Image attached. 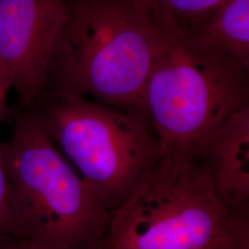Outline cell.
Listing matches in <instances>:
<instances>
[{"instance_id":"cell-6","label":"cell","mask_w":249,"mask_h":249,"mask_svg":"<svg viewBox=\"0 0 249 249\" xmlns=\"http://www.w3.org/2000/svg\"><path fill=\"white\" fill-rule=\"evenodd\" d=\"M70 14L65 0H0V64L23 108L45 92L56 41Z\"/></svg>"},{"instance_id":"cell-4","label":"cell","mask_w":249,"mask_h":249,"mask_svg":"<svg viewBox=\"0 0 249 249\" xmlns=\"http://www.w3.org/2000/svg\"><path fill=\"white\" fill-rule=\"evenodd\" d=\"M234 212L200 157L160 156L112 213L98 249H227Z\"/></svg>"},{"instance_id":"cell-3","label":"cell","mask_w":249,"mask_h":249,"mask_svg":"<svg viewBox=\"0 0 249 249\" xmlns=\"http://www.w3.org/2000/svg\"><path fill=\"white\" fill-rule=\"evenodd\" d=\"M248 74L194 37L163 34L141 105L160 156L199 157L216 131L249 106Z\"/></svg>"},{"instance_id":"cell-1","label":"cell","mask_w":249,"mask_h":249,"mask_svg":"<svg viewBox=\"0 0 249 249\" xmlns=\"http://www.w3.org/2000/svg\"><path fill=\"white\" fill-rule=\"evenodd\" d=\"M69 7L50 64V93L141 110L162 31L138 0H76Z\"/></svg>"},{"instance_id":"cell-10","label":"cell","mask_w":249,"mask_h":249,"mask_svg":"<svg viewBox=\"0 0 249 249\" xmlns=\"http://www.w3.org/2000/svg\"><path fill=\"white\" fill-rule=\"evenodd\" d=\"M0 232L17 234L9 175L0 142Z\"/></svg>"},{"instance_id":"cell-13","label":"cell","mask_w":249,"mask_h":249,"mask_svg":"<svg viewBox=\"0 0 249 249\" xmlns=\"http://www.w3.org/2000/svg\"><path fill=\"white\" fill-rule=\"evenodd\" d=\"M8 95H0V124L9 116V107L7 105Z\"/></svg>"},{"instance_id":"cell-5","label":"cell","mask_w":249,"mask_h":249,"mask_svg":"<svg viewBox=\"0 0 249 249\" xmlns=\"http://www.w3.org/2000/svg\"><path fill=\"white\" fill-rule=\"evenodd\" d=\"M30 108L112 213L160 159L158 138L141 110L53 93Z\"/></svg>"},{"instance_id":"cell-14","label":"cell","mask_w":249,"mask_h":249,"mask_svg":"<svg viewBox=\"0 0 249 249\" xmlns=\"http://www.w3.org/2000/svg\"><path fill=\"white\" fill-rule=\"evenodd\" d=\"M22 242H23L22 245L17 249H39V248H36V247L31 245V244H28V243L24 242V241H22Z\"/></svg>"},{"instance_id":"cell-8","label":"cell","mask_w":249,"mask_h":249,"mask_svg":"<svg viewBox=\"0 0 249 249\" xmlns=\"http://www.w3.org/2000/svg\"><path fill=\"white\" fill-rule=\"evenodd\" d=\"M194 38L249 71V0H226Z\"/></svg>"},{"instance_id":"cell-12","label":"cell","mask_w":249,"mask_h":249,"mask_svg":"<svg viewBox=\"0 0 249 249\" xmlns=\"http://www.w3.org/2000/svg\"><path fill=\"white\" fill-rule=\"evenodd\" d=\"M10 89L12 86L9 75L0 64V95H8Z\"/></svg>"},{"instance_id":"cell-9","label":"cell","mask_w":249,"mask_h":249,"mask_svg":"<svg viewBox=\"0 0 249 249\" xmlns=\"http://www.w3.org/2000/svg\"><path fill=\"white\" fill-rule=\"evenodd\" d=\"M163 34L194 37L226 0H138Z\"/></svg>"},{"instance_id":"cell-7","label":"cell","mask_w":249,"mask_h":249,"mask_svg":"<svg viewBox=\"0 0 249 249\" xmlns=\"http://www.w3.org/2000/svg\"><path fill=\"white\" fill-rule=\"evenodd\" d=\"M199 157L223 199L233 210H249V105L216 131Z\"/></svg>"},{"instance_id":"cell-2","label":"cell","mask_w":249,"mask_h":249,"mask_svg":"<svg viewBox=\"0 0 249 249\" xmlns=\"http://www.w3.org/2000/svg\"><path fill=\"white\" fill-rule=\"evenodd\" d=\"M17 234L41 249H98L112 212L58 151L31 108L2 143Z\"/></svg>"},{"instance_id":"cell-11","label":"cell","mask_w":249,"mask_h":249,"mask_svg":"<svg viewBox=\"0 0 249 249\" xmlns=\"http://www.w3.org/2000/svg\"><path fill=\"white\" fill-rule=\"evenodd\" d=\"M249 210H235L227 249H249Z\"/></svg>"}]
</instances>
